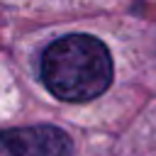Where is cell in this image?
<instances>
[{
  "label": "cell",
  "instance_id": "cell-1",
  "mask_svg": "<svg viewBox=\"0 0 156 156\" xmlns=\"http://www.w3.org/2000/svg\"><path fill=\"white\" fill-rule=\"evenodd\" d=\"M39 68L46 90L66 102H88L112 83V56L90 34H68L51 41L41 54Z\"/></svg>",
  "mask_w": 156,
  "mask_h": 156
},
{
  "label": "cell",
  "instance_id": "cell-2",
  "mask_svg": "<svg viewBox=\"0 0 156 156\" xmlns=\"http://www.w3.org/2000/svg\"><path fill=\"white\" fill-rule=\"evenodd\" d=\"M5 156H73L71 136L51 124L17 127L2 134Z\"/></svg>",
  "mask_w": 156,
  "mask_h": 156
}]
</instances>
